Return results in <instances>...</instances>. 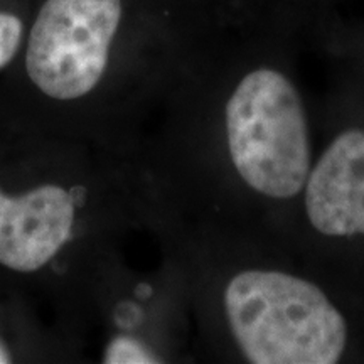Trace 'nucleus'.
<instances>
[{
	"label": "nucleus",
	"instance_id": "obj_5",
	"mask_svg": "<svg viewBox=\"0 0 364 364\" xmlns=\"http://www.w3.org/2000/svg\"><path fill=\"white\" fill-rule=\"evenodd\" d=\"M307 216L329 236L364 235V132L339 135L307 179Z\"/></svg>",
	"mask_w": 364,
	"mask_h": 364
},
{
	"label": "nucleus",
	"instance_id": "obj_1",
	"mask_svg": "<svg viewBox=\"0 0 364 364\" xmlns=\"http://www.w3.org/2000/svg\"><path fill=\"white\" fill-rule=\"evenodd\" d=\"M225 307L240 348L255 364H332L346 348L344 317L318 287L280 272L236 275Z\"/></svg>",
	"mask_w": 364,
	"mask_h": 364
},
{
	"label": "nucleus",
	"instance_id": "obj_8",
	"mask_svg": "<svg viewBox=\"0 0 364 364\" xmlns=\"http://www.w3.org/2000/svg\"><path fill=\"white\" fill-rule=\"evenodd\" d=\"M11 361V356H9V353L6 351V348H4L2 344H0V364H6Z\"/></svg>",
	"mask_w": 364,
	"mask_h": 364
},
{
	"label": "nucleus",
	"instance_id": "obj_3",
	"mask_svg": "<svg viewBox=\"0 0 364 364\" xmlns=\"http://www.w3.org/2000/svg\"><path fill=\"white\" fill-rule=\"evenodd\" d=\"M120 19L122 0H48L27 41L26 70L36 88L58 102L91 93Z\"/></svg>",
	"mask_w": 364,
	"mask_h": 364
},
{
	"label": "nucleus",
	"instance_id": "obj_7",
	"mask_svg": "<svg viewBox=\"0 0 364 364\" xmlns=\"http://www.w3.org/2000/svg\"><path fill=\"white\" fill-rule=\"evenodd\" d=\"M22 39V21L9 12H0V70L16 56Z\"/></svg>",
	"mask_w": 364,
	"mask_h": 364
},
{
	"label": "nucleus",
	"instance_id": "obj_6",
	"mask_svg": "<svg viewBox=\"0 0 364 364\" xmlns=\"http://www.w3.org/2000/svg\"><path fill=\"white\" fill-rule=\"evenodd\" d=\"M105 363L108 364H147L157 363L154 354L142 344L130 338H117L108 344L105 353Z\"/></svg>",
	"mask_w": 364,
	"mask_h": 364
},
{
	"label": "nucleus",
	"instance_id": "obj_2",
	"mask_svg": "<svg viewBox=\"0 0 364 364\" xmlns=\"http://www.w3.org/2000/svg\"><path fill=\"white\" fill-rule=\"evenodd\" d=\"M231 161L250 188L270 198H292L311 167L307 122L294 85L280 73L245 76L226 107Z\"/></svg>",
	"mask_w": 364,
	"mask_h": 364
},
{
	"label": "nucleus",
	"instance_id": "obj_4",
	"mask_svg": "<svg viewBox=\"0 0 364 364\" xmlns=\"http://www.w3.org/2000/svg\"><path fill=\"white\" fill-rule=\"evenodd\" d=\"M76 206L71 193L46 184L11 198L0 191V265L33 273L70 240Z\"/></svg>",
	"mask_w": 364,
	"mask_h": 364
}]
</instances>
